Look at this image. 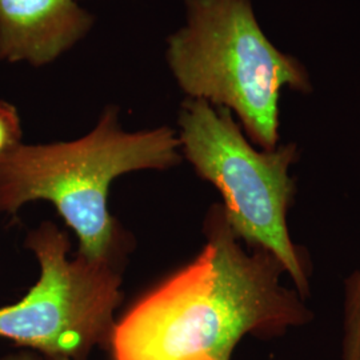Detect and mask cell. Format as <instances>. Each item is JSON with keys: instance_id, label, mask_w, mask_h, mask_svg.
<instances>
[{"instance_id": "cell-1", "label": "cell", "mask_w": 360, "mask_h": 360, "mask_svg": "<svg viewBox=\"0 0 360 360\" xmlns=\"http://www.w3.org/2000/svg\"><path fill=\"white\" fill-rule=\"evenodd\" d=\"M206 233L190 264L115 323L112 360H231L247 335L272 338L309 322V309L281 283L282 263L240 245L223 207L212 208Z\"/></svg>"}, {"instance_id": "cell-2", "label": "cell", "mask_w": 360, "mask_h": 360, "mask_svg": "<svg viewBox=\"0 0 360 360\" xmlns=\"http://www.w3.org/2000/svg\"><path fill=\"white\" fill-rule=\"evenodd\" d=\"M179 135L168 127L127 132L107 108L95 129L71 142L20 143L0 159V214L15 215L35 200L56 207L79 239V255L111 260L116 226L107 210L111 183L141 169L178 165Z\"/></svg>"}, {"instance_id": "cell-3", "label": "cell", "mask_w": 360, "mask_h": 360, "mask_svg": "<svg viewBox=\"0 0 360 360\" xmlns=\"http://www.w3.org/2000/svg\"><path fill=\"white\" fill-rule=\"evenodd\" d=\"M184 1L186 25L166 50L178 86L233 112L263 150L276 148L281 91H309L306 70L267 39L250 0Z\"/></svg>"}, {"instance_id": "cell-4", "label": "cell", "mask_w": 360, "mask_h": 360, "mask_svg": "<svg viewBox=\"0 0 360 360\" xmlns=\"http://www.w3.org/2000/svg\"><path fill=\"white\" fill-rule=\"evenodd\" d=\"M180 151L195 171L218 188L232 231L250 248L269 251L309 292V276L287 227L295 184L288 171L295 162L290 144L257 151L247 141L231 111L202 99H187L180 110Z\"/></svg>"}, {"instance_id": "cell-5", "label": "cell", "mask_w": 360, "mask_h": 360, "mask_svg": "<svg viewBox=\"0 0 360 360\" xmlns=\"http://www.w3.org/2000/svg\"><path fill=\"white\" fill-rule=\"evenodd\" d=\"M26 245L40 276L22 299L0 307V338L47 360H87L94 348L108 347L122 297L112 259H68V239L52 223L30 232Z\"/></svg>"}, {"instance_id": "cell-6", "label": "cell", "mask_w": 360, "mask_h": 360, "mask_svg": "<svg viewBox=\"0 0 360 360\" xmlns=\"http://www.w3.org/2000/svg\"><path fill=\"white\" fill-rule=\"evenodd\" d=\"M92 26L77 0H0V62L51 65Z\"/></svg>"}, {"instance_id": "cell-7", "label": "cell", "mask_w": 360, "mask_h": 360, "mask_svg": "<svg viewBox=\"0 0 360 360\" xmlns=\"http://www.w3.org/2000/svg\"><path fill=\"white\" fill-rule=\"evenodd\" d=\"M342 360H360V271L348 281Z\"/></svg>"}, {"instance_id": "cell-8", "label": "cell", "mask_w": 360, "mask_h": 360, "mask_svg": "<svg viewBox=\"0 0 360 360\" xmlns=\"http://www.w3.org/2000/svg\"><path fill=\"white\" fill-rule=\"evenodd\" d=\"M22 143L20 116L13 104L0 101V159Z\"/></svg>"}, {"instance_id": "cell-9", "label": "cell", "mask_w": 360, "mask_h": 360, "mask_svg": "<svg viewBox=\"0 0 360 360\" xmlns=\"http://www.w3.org/2000/svg\"><path fill=\"white\" fill-rule=\"evenodd\" d=\"M0 360H47L44 356H41L38 352L35 351H31V349H19V351H15L11 354H7V355H3L0 356Z\"/></svg>"}, {"instance_id": "cell-10", "label": "cell", "mask_w": 360, "mask_h": 360, "mask_svg": "<svg viewBox=\"0 0 360 360\" xmlns=\"http://www.w3.org/2000/svg\"><path fill=\"white\" fill-rule=\"evenodd\" d=\"M51 360H70V359H65V358H56V359H51Z\"/></svg>"}, {"instance_id": "cell-11", "label": "cell", "mask_w": 360, "mask_h": 360, "mask_svg": "<svg viewBox=\"0 0 360 360\" xmlns=\"http://www.w3.org/2000/svg\"></svg>"}]
</instances>
